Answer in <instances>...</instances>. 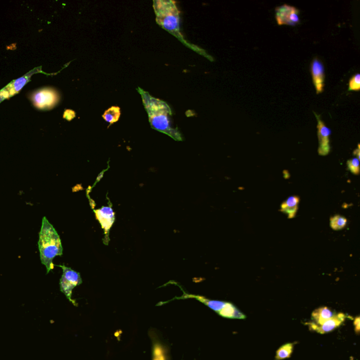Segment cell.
Segmentation results:
<instances>
[{
    "instance_id": "1",
    "label": "cell",
    "mask_w": 360,
    "mask_h": 360,
    "mask_svg": "<svg viewBox=\"0 0 360 360\" xmlns=\"http://www.w3.org/2000/svg\"><path fill=\"white\" fill-rule=\"evenodd\" d=\"M142 97L143 104L149 116V124L153 129L166 134L175 141H183L182 134L177 128L173 126L171 106L166 101L152 97L149 92L137 88Z\"/></svg>"
},
{
    "instance_id": "2",
    "label": "cell",
    "mask_w": 360,
    "mask_h": 360,
    "mask_svg": "<svg viewBox=\"0 0 360 360\" xmlns=\"http://www.w3.org/2000/svg\"><path fill=\"white\" fill-rule=\"evenodd\" d=\"M153 9L156 16L155 21L163 29L175 36L187 48L211 60V56L206 53L205 50L198 48L196 45L191 44L184 39L180 31V12L175 2L172 0H154Z\"/></svg>"
},
{
    "instance_id": "3",
    "label": "cell",
    "mask_w": 360,
    "mask_h": 360,
    "mask_svg": "<svg viewBox=\"0 0 360 360\" xmlns=\"http://www.w3.org/2000/svg\"><path fill=\"white\" fill-rule=\"evenodd\" d=\"M38 248L42 264L46 267L47 274H48L54 269V258L57 256H62L63 247L60 236L46 217L43 219L39 234Z\"/></svg>"
},
{
    "instance_id": "4",
    "label": "cell",
    "mask_w": 360,
    "mask_h": 360,
    "mask_svg": "<svg viewBox=\"0 0 360 360\" xmlns=\"http://www.w3.org/2000/svg\"><path fill=\"white\" fill-rule=\"evenodd\" d=\"M60 267L63 269V274L60 279L61 291L70 302H72L74 305H76L75 301L72 300V292L74 288L82 284L83 280L81 274L70 269V267H67L64 265H61Z\"/></svg>"
},
{
    "instance_id": "5",
    "label": "cell",
    "mask_w": 360,
    "mask_h": 360,
    "mask_svg": "<svg viewBox=\"0 0 360 360\" xmlns=\"http://www.w3.org/2000/svg\"><path fill=\"white\" fill-rule=\"evenodd\" d=\"M276 20L278 25L296 26L300 23L299 10L290 5H284L276 8Z\"/></svg>"
},
{
    "instance_id": "6",
    "label": "cell",
    "mask_w": 360,
    "mask_h": 360,
    "mask_svg": "<svg viewBox=\"0 0 360 360\" xmlns=\"http://www.w3.org/2000/svg\"><path fill=\"white\" fill-rule=\"evenodd\" d=\"M59 101L57 92L50 89H44L36 92L32 96V101L36 107L41 109H50Z\"/></svg>"
},
{
    "instance_id": "7",
    "label": "cell",
    "mask_w": 360,
    "mask_h": 360,
    "mask_svg": "<svg viewBox=\"0 0 360 360\" xmlns=\"http://www.w3.org/2000/svg\"><path fill=\"white\" fill-rule=\"evenodd\" d=\"M317 117V135L319 139V148L318 153L319 155H327L330 153V135H332V130L328 128L321 118L314 113Z\"/></svg>"
},
{
    "instance_id": "8",
    "label": "cell",
    "mask_w": 360,
    "mask_h": 360,
    "mask_svg": "<svg viewBox=\"0 0 360 360\" xmlns=\"http://www.w3.org/2000/svg\"><path fill=\"white\" fill-rule=\"evenodd\" d=\"M311 73L316 94L323 93L325 87V66L323 62L316 58H314L311 63Z\"/></svg>"
},
{
    "instance_id": "9",
    "label": "cell",
    "mask_w": 360,
    "mask_h": 360,
    "mask_svg": "<svg viewBox=\"0 0 360 360\" xmlns=\"http://www.w3.org/2000/svg\"><path fill=\"white\" fill-rule=\"evenodd\" d=\"M346 317V315L343 313H338V314L332 316L331 319L327 320L323 325L319 326V327L309 326V328L311 330L318 333V334H327V333L332 332L334 329L339 327L342 324L344 323Z\"/></svg>"
},
{
    "instance_id": "10",
    "label": "cell",
    "mask_w": 360,
    "mask_h": 360,
    "mask_svg": "<svg viewBox=\"0 0 360 360\" xmlns=\"http://www.w3.org/2000/svg\"><path fill=\"white\" fill-rule=\"evenodd\" d=\"M96 217L100 222L101 227L105 231V234L108 235V231L115 221V214L111 207H102L101 209L95 211Z\"/></svg>"
},
{
    "instance_id": "11",
    "label": "cell",
    "mask_w": 360,
    "mask_h": 360,
    "mask_svg": "<svg viewBox=\"0 0 360 360\" xmlns=\"http://www.w3.org/2000/svg\"><path fill=\"white\" fill-rule=\"evenodd\" d=\"M41 68L42 67H38V68L32 70L31 71L29 72L26 75L20 77L19 79H16V81H12L8 86L5 87V89L9 92L10 97H12V96L18 93V92L25 86V85L27 83H28V81H30V77H31V76L33 75V74L43 73V72L42 71Z\"/></svg>"
},
{
    "instance_id": "12",
    "label": "cell",
    "mask_w": 360,
    "mask_h": 360,
    "mask_svg": "<svg viewBox=\"0 0 360 360\" xmlns=\"http://www.w3.org/2000/svg\"><path fill=\"white\" fill-rule=\"evenodd\" d=\"M334 315H335V313L329 307H319V308L313 311L312 314V323L307 324V325L319 327Z\"/></svg>"
},
{
    "instance_id": "13",
    "label": "cell",
    "mask_w": 360,
    "mask_h": 360,
    "mask_svg": "<svg viewBox=\"0 0 360 360\" xmlns=\"http://www.w3.org/2000/svg\"><path fill=\"white\" fill-rule=\"evenodd\" d=\"M300 198L298 196L289 197L282 203L280 211L287 215L289 219L294 218L299 209Z\"/></svg>"
},
{
    "instance_id": "14",
    "label": "cell",
    "mask_w": 360,
    "mask_h": 360,
    "mask_svg": "<svg viewBox=\"0 0 360 360\" xmlns=\"http://www.w3.org/2000/svg\"><path fill=\"white\" fill-rule=\"evenodd\" d=\"M180 298H194L201 303H204V305H207L212 310L215 311L217 313L220 312L224 306L227 302L218 301V300H212L208 299L204 296H196V295L186 294H184V296Z\"/></svg>"
},
{
    "instance_id": "15",
    "label": "cell",
    "mask_w": 360,
    "mask_h": 360,
    "mask_svg": "<svg viewBox=\"0 0 360 360\" xmlns=\"http://www.w3.org/2000/svg\"><path fill=\"white\" fill-rule=\"evenodd\" d=\"M219 315L231 319H245L246 315L240 312L233 304L227 303L225 306L218 312Z\"/></svg>"
},
{
    "instance_id": "16",
    "label": "cell",
    "mask_w": 360,
    "mask_h": 360,
    "mask_svg": "<svg viewBox=\"0 0 360 360\" xmlns=\"http://www.w3.org/2000/svg\"><path fill=\"white\" fill-rule=\"evenodd\" d=\"M294 344L292 343H287V344L282 345L278 349L276 352V360H283L287 359L291 357L294 351Z\"/></svg>"
},
{
    "instance_id": "17",
    "label": "cell",
    "mask_w": 360,
    "mask_h": 360,
    "mask_svg": "<svg viewBox=\"0 0 360 360\" xmlns=\"http://www.w3.org/2000/svg\"><path fill=\"white\" fill-rule=\"evenodd\" d=\"M121 116V109L117 106H112L107 111H105L103 117L106 122L110 124L116 123L119 120Z\"/></svg>"
},
{
    "instance_id": "18",
    "label": "cell",
    "mask_w": 360,
    "mask_h": 360,
    "mask_svg": "<svg viewBox=\"0 0 360 360\" xmlns=\"http://www.w3.org/2000/svg\"><path fill=\"white\" fill-rule=\"evenodd\" d=\"M347 223H348V220L342 215H336L330 218V227L335 231L344 229Z\"/></svg>"
},
{
    "instance_id": "19",
    "label": "cell",
    "mask_w": 360,
    "mask_h": 360,
    "mask_svg": "<svg viewBox=\"0 0 360 360\" xmlns=\"http://www.w3.org/2000/svg\"><path fill=\"white\" fill-rule=\"evenodd\" d=\"M152 360L166 359V350L159 343H154L153 347V359Z\"/></svg>"
},
{
    "instance_id": "20",
    "label": "cell",
    "mask_w": 360,
    "mask_h": 360,
    "mask_svg": "<svg viewBox=\"0 0 360 360\" xmlns=\"http://www.w3.org/2000/svg\"><path fill=\"white\" fill-rule=\"evenodd\" d=\"M349 171L353 175H358L359 173V158L357 157L350 159L347 162Z\"/></svg>"
},
{
    "instance_id": "21",
    "label": "cell",
    "mask_w": 360,
    "mask_h": 360,
    "mask_svg": "<svg viewBox=\"0 0 360 360\" xmlns=\"http://www.w3.org/2000/svg\"><path fill=\"white\" fill-rule=\"evenodd\" d=\"M349 91H359L360 90V75L355 74L351 77L349 81Z\"/></svg>"
},
{
    "instance_id": "22",
    "label": "cell",
    "mask_w": 360,
    "mask_h": 360,
    "mask_svg": "<svg viewBox=\"0 0 360 360\" xmlns=\"http://www.w3.org/2000/svg\"><path fill=\"white\" fill-rule=\"evenodd\" d=\"M10 97V94H9V92H7L5 88L0 90V103L5 100V99L8 98V97Z\"/></svg>"
},
{
    "instance_id": "23",
    "label": "cell",
    "mask_w": 360,
    "mask_h": 360,
    "mask_svg": "<svg viewBox=\"0 0 360 360\" xmlns=\"http://www.w3.org/2000/svg\"><path fill=\"white\" fill-rule=\"evenodd\" d=\"M354 331L359 334L360 331V317L359 316H357V317L354 318Z\"/></svg>"
},
{
    "instance_id": "24",
    "label": "cell",
    "mask_w": 360,
    "mask_h": 360,
    "mask_svg": "<svg viewBox=\"0 0 360 360\" xmlns=\"http://www.w3.org/2000/svg\"><path fill=\"white\" fill-rule=\"evenodd\" d=\"M359 145H358V148L357 149H356L355 151H354V155H357V158H359Z\"/></svg>"
}]
</instances>
